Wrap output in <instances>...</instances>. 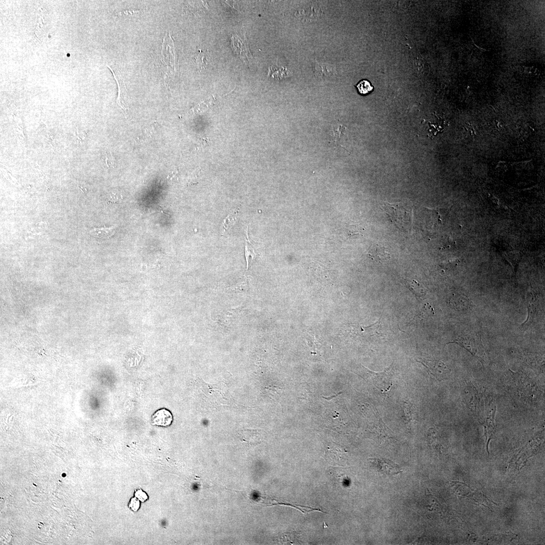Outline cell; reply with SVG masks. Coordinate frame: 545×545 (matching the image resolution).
<instances>
[{
    "label": "cell",
    "instance_id": "cell-1",
    "mask_svg": "<svg viewBox=\"0 0 545 545\" xmlns=\"http://www.w3.org/2000/svg\"><path fill=\"white\" fill-rule=\"evenodd\" d=\"M455 343L462 347L482 364H487V357L480 333L463 334L448 344Z\"/></svg>",
    "mask_w": 545,
    "mask_h": 545
},
{
    "label": "cell",
    "instance_id": "cell-2",
    "mask_svg": "<svg viewBox=\"0 0 545 545\" xmlns=\"http://www.w3.org/2000/svg\"><path fill=\"white\" fill-rule=\"evenodd\" d=\"M365 370V377H363L371 383L382 394H387L393 386L392 379V365L381 372H375L363 366Z\"/></svg>",
    "mask_w": 545,
    "mask_h": 545
},
{
    "label": "cell",
    "instance_id": "cell-3",
    "mask_svg": "<svg viewBox=\"0 0 545 545\" xmlns=\"http://www.w3.org/2000/svg\"><path fill=\"white\" fill-rule=\"evenodd\" d=\"M383 208L394 224L401 229H407L411 225V210L398 203H385Z\"/></svg>",
    "mask_w": 545,
    "mask_h": 545
},
{
    "label": "cell",
    "instance_id": "cell-4",
    "mask_svg": "<svg viewBox=\"0 0 545 545\" xmlns=\"http://www.w3.org/2000/svg\"><path fill=\"white\" fill-rule=\"evenodd\" d=\"M510 371L519 396L530 401H535L540 392L535 384L522 373H514L511 370Z\"/></svg>",
    "mask_w": 545,
    "mask_h": 545
},
{
    "label": "cell",
    "instance_id": "cell-5",
    "mask_svg": "<svg viewBox=\"0 0 545 545\" xmlns=\"http://www.w3.org/2000/svg\"><path fill=\"white\" fill-rule=\"evenodd\" d=\"M462 386L463 402L474 416L479 418L480 411V396L479 391L471 382L465 381Z\"/></svg>",
    "mask_w": 545,
    "mask_h": 545
},
{
    "label": "cell",
    "instance_id": "cell-6",
    "mask_svg": "<svg viewBox=\"0 0 545 545\" xmlns=\"http://www.w3.org/2000/svg\"><path fill=\"white\" fill-rule=\"evenodd\" d=\"M417 362L422 364L427 369L430 377L438 380L447 379L451 373V369L443 362L425 358H419Z\"/></svg>",
    "mask_w": 545,
    "mask_h": 545
},
{
    "label": "cell",
    "instance_id": "cell-7",
    "mask_svg": "<svg viewBox=\"0 0 545 545\" xmlns=\"http://www.w3.org/2000/svg\"><path fill=\"white\" fill-rule=\"evenodd\" d=\"M108 67L113 73L118 85V96L117 99V104L124 111H125V112H127L130 105V98L126 88L125 82L124 81L121 73L119 71L118 68L110 66H108Z\"/></svg>",
    "mask_w": 545,
    "mask_h": 545
},
{
    "label": "cell",
    "instance_id": "cell-8",
    "mask_svg": "<svg viewBox=\"0 0 545 545\" xmlns=\"http://www.w3.org/2000/svg\"><path fill=\"white\" fill-rule=\"evenodd\" d=\"M526 302L528 314L527 320L521 326L523 329L532 324L538 312L539 301L537 294L533 290L530 289L527 293Z\"/></svg>",
    "mask_w": 545,
    "mask_h": 545
},
{
    "label": "cell",
    "instance_id": "cell-9",
    "mask_svg": "<svg viewBox=\"0 0 545 545\" xmlns=\"http://www.w3.org/2000/svg\"><path fill=\"white\" fill-rule=\"evenodd\" d=\"M497 413V405L493 401L486 402L485 417L484 422L482 424L485 430L486 436L489 435L490 440L495 430V415Z\"/></svg>",
    "mask_w": 545,
    "mask_h": 545
},
{
    "label": "cell",
    "instance_id": "cell-10",
    "mask_svg": "<svg viewBox=\"0 0 545 545\" xmlns=\"http://www.w3.org/2000/svg\"><path fill=\"white\" fill-rule=\"evenodd\" d=\"M373 466L381 473L395 475L402 472L401 467L394 463L386 459L376 458L371 462Z\"/></svg>",
    "mask_w": 545,
    "mask_h": 545
},
{
    "label": "cell",
    "instance_id": "cell-11",
    "mask_svg": "<svg viewBox=\"0 0 545 545\" xmlns=\"http://www.w3.org/2000/svg\"><path fill=\"white\" fill-rule=\"evenodd\" d=\"M369 255L374 262L379 264L385 263L391 258L389 249L381 244H376L371 247Z\"/></svg>",
    "mask_w": 545,
    "mask_h": 545
},
{
    "label": "cell",
    "instance_id": "cell-12",
    "mask_svg": "<svg viewBox=\"0 0 545 545\" xmlns=\"http://www.w3.org/2000/svg\"><path fill=\"white\" fill-rule=\"evenodd\" d=\"M450 303L457 310L467 311L473 307V302L464 294L454 295L450 300Z\"/></svg>",
    "mask_w": 545,
    "mask_h": 545
},
{
    "label": "cell",
    "instance_id": "cell-13",
    "mask_svg": "<svg viewBox=\"0 0 545 545\" xmlns=\"http://www.w3.org/2000/svg\"><path fill=\"white\" fill-rule=\"evenodd\" d=\"M403 280L407 288L417 297L418 300H422L425 298L427 291L422 284L410 278H405Z\"/></svg>",
    "mask_w": 545,
    "mask_h": 545
},
{
    "label": "cell",
    "instance_id": "cell-14",
    "mask_svg": "<svg viewBox=\"0 0 545 545\" xmlns=\"http://www.w3.org/2000/svg\"><path fill=\"white\" fill-rule=\"evenodd\" d=\"M116 231V226L95 228L90 231L92 237L100 239H108L112 237Z\"/></svg>",
    "mask_w": 545,
    "mask_h": 545
},
{
    "label": "cell",
    "instance_id": "cell-15",
    "mask_svg": "<svg viewBox=\"0 0 545 545\" xmlns=\"http://www.w3.org/2000/svg\"><path fill=\"white\" fill-rule=\"evenodd\" d=\"M153 417L154 418L153 421L155 423L153 424L158 426H169L171 424L173 420L171 413L165 410L158 411Z\"/></svg>",
    "mask_w": 545,
    "mask_h": 545
},
{
    "label": "cell",
    "instance_id": "cell-16",
    "mask_svg": "<svg viewBox=\"0 0 545 545\" xmlns=\"http://www.w3.org/2000/svg\"><path fill=\"white\" fill-rule=\"evenodd\" d=\"M358 90L359 94L366 95L372 92L374 87L372 84L367 80H363L355 86Z\"/></svg>",
    "mask_w": 545,
    "mask_h": 545
},
{
    "label": "cell",
    "instance_id": "cell-17",
    "mask_svg": "<svg viewBox=\"0 0 545 545\" xmlns=\"http://www.w3.org/2000/svg\"><path fill=\"white\" fill-rule=\"evenodd\" d=\"M239 215V210H237L231 213L226 217L223 224V229L225 232L229 230L234 225Z\"/></svg>",
    "mask_w": 545,
    "mask_h": 545
},
{
    "label": "cell",
    "instance_id": "cell-18",
    "mask_svg": "<svg viewBox=\"0 0 545 545\" xmlns=\"http://www.w3.org/2000/svg\"><path fill=\"white\" fill-rule=\"evenodd\" d=\"M245 257L247 262V269H248L250 264L254 261L256 257V254L254 252L252 244L249 241L245 242Z\"/></svg>",
    "mask_w": 545,
    "mask_h": 545
},
{
    "label": "cell",
    "instance_id": "cell-19",
    "mask_svg": "<svg viewBox=\"0 0 545 545\" xmlns=\"http://www.w3.org/2000/svg\"><path fill=\"white\" fill-rule=\"evenodd\" d=\"M412 405L409 403L405 405L404 412L408 422H413L415 419L414 408Z\"/></svg>",
    "mask_w": 545,
    "mask_h": 545
},
{
    "label": "cell",
    "instance_id": "cell-20",
    "mask_svg": "<svg viewBox=\"0 0 545 545\" xmlns=\"http://www.w3.org/2000/svg\"><path fill=\"white\" fill-rule=\"evenodd\" d=\"M208 59L207 55L200 53L196 58L197 65L201 69L205 68L208 64Z\"/></svg>",
    "mask_w": 545,
    "mask_h": 545
},
{
    "label": "cell",
    "instance_id": "cell-21",
    "mask_svg": "<svg viewBox=\"0 0 545 545\" xmlns=\"http://www.w3.org/2000/svg\"><path fill=\"white\" fill-rule=\"evenodd\" d=\"M140 506V502L137 498L135 497L131 499L129 506L133 511H137L139 509Z\"/></svg>",
    "mask_w": 545,
    "mask_h": 545
},
{
    "label": "cell",
    "instance_id": "cell-22",
    "mask_svg": "<svg viewBox=\"0 0 545 545\" xmlns=\"http://www.w3.org/2000/svg\"><path fill=\"white\" fill-rule=\"evenodd\" d=\"M135 497L143 502L145 501L148 498L146 494L142 490H139L135 492Z\"/></svg>",
    "mask_w": 545,
    "mask_h": 545
},
{
    "label": "cell",
    "instance_id": "cell-23",
    "mask_svg": "<svg viewBox=\"0 0 545 545\" xmlns=\"http://www.w3.org/2000/svg\"><path fill=\"white\" fill-rule=\"evenodd\" d=\"M109 201L112 203H117L120 201V197L115 193H112L109 194L108 197Z\"/></svg>",
    "mask_w": 545,
    "mask_h": 545
}]
</instances>
